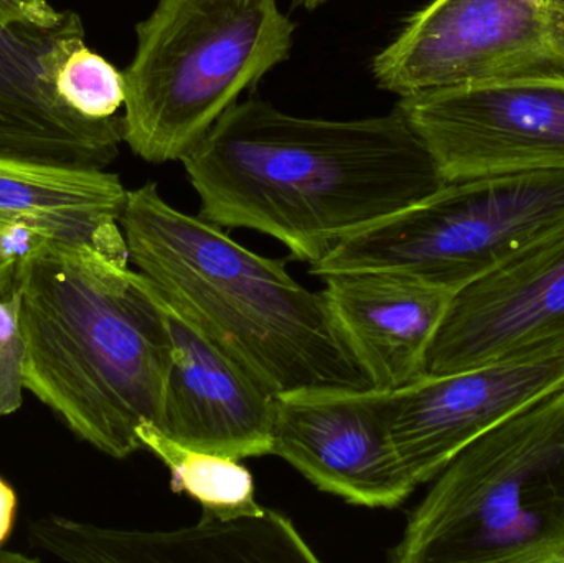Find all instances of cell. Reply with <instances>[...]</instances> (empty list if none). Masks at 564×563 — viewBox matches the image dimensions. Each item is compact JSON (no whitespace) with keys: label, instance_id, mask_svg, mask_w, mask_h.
I'll return each instance as SVG.
<instances>
[{"label":"cell","instance_id":"6da1fadb","mask_svg":"<svg viewBox=\"0 0 564 563\" xmlns=\"http://www.w3.org/2000/svg\"><path fill=\"white\" fill-rule=\"evenodd\" d=\"M181 162L200 198L198 217L270 235L308 264L446 184L397 108L304 118L250 98Z\"/></svg>","mask_w":564,"mask_h":563},{"label":"cell","instance_id":"7a4b0ae2","mask_svg":"<svg viewBox=\"0 0 564 563\" xmlns=\"http://www.w3.org/2000/svg\"><path fill=\"white\" fill-rule=\"evenodd\" d=\"M25 390L86 445L115 459L142 450L172 360L167 306L129 263L40 240L17 261Z\"/></svg>","mask_w":564,"mask_h":563},{"label":"cell","instance_id":"3957f363","mask_svg":"<svg viewBox=\"0 0 564 563\" xmlns=\"http://www.w3.org/2000/svg\"><path fill=\"white\" fill-rule=\"evenodd\" d=\"M119 225L129 263L164 303L273 396L375 389L324 291L302 286L282 261L172 207L155 182L128 191Z\"/></svg>","mask_w":564,"mask_h":563},{"label":"cell","instance_id":"277c9868","mask_svg":"<svg viewBox=\"0 0 564 563\" xmlns=\"http://www.w3.org/2000/svg\"><path fill=\"white\" fill-rule=\"evenodd\" d=\"M393 563H564V389L457 453L408 516Z\"/></svg>","mask_w":564,"mask_h":563},{"label":"cell","instance_id":"5b68a950","mask_svg":"<svg viewBox=\"0 0 564 563\" xmlns=\"http://www.w3.org/2000/svg\"><path fill=\"white\" fill-rule=\"evenodd\" d=\"M278 0H158L124 69V142L151 164L182 161L215 122L291 55Z\"/></svg>","mask_w":564,"mask_h":563},{"label":"cell","instance_id":"8992f818","mask_svg":"<svg viewBox=\"0 0 564 563\" xmlns=\"http://www.w3.org/2000/svg\"><path fill=\"white\" fill-rule=\"evenodd\" d=\"M562 230L564 171L464 178L345 238L308 273L390 271L456 293Z\"/></svg>","mask_w":564,"mask_h":563},{"label":"cell","instance_id":"52a82bcc","mask_svg":"<svg viewBox=\"0 0 564 563\" xmlns=\"http://www.w3.org/2000/svg\"><path fill=\"white\" fill-rule=\"evenodd\" d=\"M371 73L400 98L564 76V40L550 0H431L375 55Z\"/></svg>","mask_w":564,"mask_h":563},{"label":"cell","instance_id":"ba28073f","mask_svg":"<svg viewBox=\"0 0 564 563\" xmlns=\"http://www.w3.org/2000/svg\"><path fill=\"white\" fill-rule=\"evenodd\" d=\"M85 43L73 10L0 0V155L93 169L118 158L122 116L85 118L56 91L59 68Z\"/></svg>","mask_w":564,"mask_h":563},{"label":"cell","instance_id":"9c48e42d","mask_svg":"<svg viewBox=\"0 0 564 563\" xmlns=\"http://www.w3.org/2000/svg\"><path fill=\"white\" fill-rule=\"evenodd\" d=\"M394 108L446 182L564 171V76L437 89Z\"/></svg>","mask_w":564,"mask_h":563},{"label":"cell","instance_id":"30bf717a","mask_svg":"<svg viewBox=\"0 0 564 563\" xmlns=\"http://www.w3.org/2000/svg\"><path fill=\"white\" fill-rule=\"evenodd\" d=\"M564 389V340L535 353L388 392L391 439L414 486L433 481L474 440Z\"/></svg>","mask_w":564,"mask_h":563},{"label":"cell","instance_id":"8fae6325","mask_svg":"<svg viewBox=\"0 0 564 563\" xmlns=\"http://www.w3.org/2000/svg\"><path fill=\"white\" fill-rule=\"evenodd\" d=\"M271 456L361 508H398L416 489L398 459L390 400L380 390L278 397Z\"/></svg>","mask_w":564,"mask_h":563},{"label":"cell","instance_id":"7c38bea8","mask_svg":"<svg viewBox=\"0 0 564 563\" xmlns=\"http://www.w3.org/2000/svg\"><path fill=\"white\" fill-rule=\"evenodd\" d=\"M564 340V230L457 290L424 360L444 376Z\"/></svg>","mask_w":564,"mask_h":563},{"label":"cell","instance_id":"4fadbf2b","mask_svg":"<svg viewBox=\"0 0 564 563\" xmlns=\"http://www.w3.org/2000/svg\"><path fill=\"white\" fill-rule=\"evenodd\" d=\"M167 323L172 360L155 426L188 448L240 462L271 455L278 397L169 306Z\"/></svg>","mask_w":564,"mask_h":563},{"label":"cell","instance_id":"5bb4252c","mask_svg":"<svg viewBox=\"0 0 564 563\" xmlns=\"http://www.w3.org/2000/svg\"><path fill=\"white\" fill-rule=\"evenodd\" d=\"M36 551L69 563H318L294 522L280 511L218 516L171 531L102 528L50 515L29 526Z\"/></svg>","mask_w":564,"mask_h":563},{"label":"cell","instance_id":"9a60e30c","mask_svg":"<svg viewBox=\"0 0 564 563\" xmlns=\"http://www.w3.org/2000/svg\"><path fill=\"white\" fill-rule=\"evenodd\" d=\"M341 333L375 390L393 392L424 376V360L454 291L390 271L322 278Z\"/></svg>","mask_w":564,"mask_h":563},{"label":"cell","instance_id":"2e32d148","mask_svg":"<svg viewBox=\"0 0 564 563\" xmlns=\"http://www.w3.org/2000/svg\"><path fill=\"white\" fill-rule=\"evenodd\" d=\"M126 198L119 175L105 169L0 155V238L19 253L48 240L129 263L119 225Z\"/></svg>","mask_w":564,"mask_h":563},{"label":"cell","instance_id":"e0dca14e","mask_svg":"<svg viewBox=\"0 0 564 563\" xmlns=\"http://www.w3.org/2000/svg\"><path fill=\"white\" fill-rule=\"evenodd\" d=\"M142 450L151 452L171 473V489L218 516L263 515L253 475L240 459L188 448L165 436L154 423L138 430Z\"/></svg>","mask_w":564,"mask_h":563},{"label":"cell","instance_id":"ac0fdd59","mask_svg":"<svg viewBox=\"0 0 564 563\" xmlns=\"http://www.w3.org/2000/svg\"><path fill=\"white\" fill-rule=\"evenodd\" d=\"M56 91L69 109L85 118H116L126 101L124 72L85 43L59 68Z\"/></svg>","mask_w":564,"mask_h":563},{"label":"cell","instance_id":"d6986e66","mask_svg":"<svg viewBox=\"0 0 564 563\" xmlns=\"http://www.w3.org/2000/svg\"><path fill=\"white\" fill-rule=\"evenodd\" d=\"M25 343L15 290L0 296V420L19 412L25 392Z\"/></svg>","mask_w":564,"mask_h":563},{"label":"cell","instance_id":"ffe728a7","mask_svg":"<svg viewBox=\"0 0 564 563\" xmlns=\"http://www.w3.org/2000/svg\"><path fill=\"white\" fill-rule=\"evenodd\" d=\"M17 492L6 479L0 476V548L6 544L15 524Z\"/></svg>","mask_w":564,"mask_h":563},{"label":"cell","instance_id":"44dd1931","mask_svg":"<svg viewBox=\"0 0 564 563\" xmlns=\"http://www.w3.org/2000/svg\"><path fill=\"white\" fill-rule=\"evenodd\" d=\"M20 253L13 245L0 238V296L12 293L13 274Z\"/></svg>","mask_w":564,"mask_h":563},{"label":"cell","instance_id":"7402d4cb","mask_svg":"<svg viewBox=\"0 0 564 563\" xmlns=\"http://www.w3.org/2000/svg\"><path fill=\"white\" fill-rule=\"evenodd\" d=\"M550 7H552L553 19H555L556 26L564 40V0H550Z\"/></svg>","mask_w":564,"mask_h":563},{"label":"cell","instance_id":"603a6c76","mask_svg":"<svg viewBox=\"0 0 564 563\" xmlns=\"http://www.w3.org/2000/svg\"><path fill=\"white\" fill-rule=\"evenodd\" d=\"M294 2L297 3L299 7H302V9L315 10L330 2V0H294Z\"/></svg>","mask_w":564,"mask_h":563},{"label":"cell","instance_id":"cb8c5ba5","mask_svg":"<svg viewBox=\"0 0 564 563\" xmlns=\"http://www.w3.org/2000/svg\"><path fill=\"white\" fill-rule=\"evenodd\" d=\"M0 562H36V559L20 554H3V552L0 551Z\"/></svg>","mask_w":564,"mask_h":563}]
</instances>
